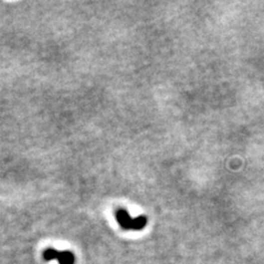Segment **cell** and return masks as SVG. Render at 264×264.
I'll return each instance as SVG.
<instances>
[{
	"label": "cell",
	"mask_w": 264,
	"mask_h": 264,
	"mask_svg": "<svg viewBox=\"0 0 264 264\" xmlns=\"http://www.w3.org/2000/svg\"><path fill=\"white\" fill-rule=\"evenodd\" d=\"M116 218H117L119 225L126 230H141L146 225V219L144 217L132 219L125 209H118L116 213Z\"/></svg>",
	"instance_id": "cell-1"
},
{
	"label": "cell",
	"mask_w": 264,
	"mask_h": 264,
	"mask_svg": "<svg viewBox=\"0 0 264 264\" xmlns=\"http://www.w3.org/2000/svg\"><path fill=\"white\" fill-rule=\"evenodd\" d=\"M43 259L45 261L51 260H57L60 264H75V256L73 252L70 251H56L54 249L44 250L43 252Z\"/></svg>",
	"instance_id": "cell-2"
}]
</instances>
